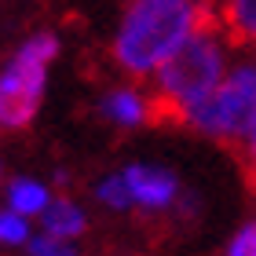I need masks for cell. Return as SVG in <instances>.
I'll return each instance as SVG.
<instances>
[{
	"instance_id": "obj_10",
	"label": "cell",
	"mask_w": 256,
	"mask_h": 256,
	"mask_svg": "<svg viewBox=\"0 0 256 256\" xmlns=\"http://www.w3.org/2000/svg\"><path fill=\"white\" fill-rule=\"evenodd\" d=\"M0 242H8V246L30 242V227L18 212H0Z\"/></svg>"
},
{
	"instance_id": "obj_11",
	"label": "cell",
	"mask_w": 256,
	"mask_h": 256,
	"mask_svg": "<svg viewBox=\"0 0 256 256\" xmlns=\"http://www.w3.org/2000/svg\"><path fill=\"white\" fill-rule=\"evenodd\" d=\"M30 252L33 256H77V249L70 246L66 238H52V234L30 238Z\"/></svg>"
},
{
	"instance_id": "obj_6",
	"label": "cell",
	"mask_w": 256,
	"mask_h": 256,
	"mask_svg": "<svg viewBox=\"0 0 256 256\" xmlns=\"http://www.w3.org/2000/svg\"><path fill=\"white\" fill-rule=\"evenodd\" d=\"M224 30L230 44H256V0H227Z\"/></svg>"
},
{
	"instance_id": "obj_8",
	"label": "cell",
	"mask_w": 256,
	"mask_h": 256,
	"mask_svg": "<svg viewBox=\"0 0 256 256\" xmlns=\"http://www.w3.org/2000/svg\"><path fill=\"white\" fill-rule=\"evenodd\" d=\"M8 202H11V212L18 216H33V212H44L48 208V190L33 180H15L8 190Z\"/></svg>"
},
{
	"instance_id": "obj_3",
	"label": "cell",
	"mask_w": 256,
	"mask_h": 256,
	"mask_svg": "<svg viewBox=\"0 0 256 256\" xmlns=\"http://www.w3.org/2000/svg\"><path fill=\"white\" fill-rule=\"evenodd\" d=\"M55 52H59V40L52 33H40L22 44V52L11 59L0 77V124L4 128H26L37 118V106L44 99V77Z\"/></svg>"
},
{
	"instance_id": "obj_9",
	"label": "cell",
	"mask_w": 256,
	"mask_h": 256,
	"mask_svg": "<svg viewBox=\"0 0 256 256\" xmlns=\"http://www.w3.org/2000/svg\"><path fill=\"white\" fill-rule=\"evenodd\" d=\"M102 110H106L114 121H121V124H139V121H146V102L139 99L136 92H114V96H106Z\"/></svg>"
},
{
	"instance_id": "obj_5",
	"label": "cell",
	"mask_w": 256,
	"mask_h": 256,
	"mask_svg": "<svg viewBox=\"0 0 256 256\" xmlns=\"http://www.w3.org/2000/svg\"><path fill=\"white\" fill-rule=\"evenodd\" d=\"M124 183L132 190V202L143 205V208H165L176 202L180 194V183L172 172L165 168H150V165H132L124 172Z\"/></svg>"
},
{
	"instance_id": "obj_13",
	"label": "cell",
	"mask_w": 256,
	"mask_h": 256,
	"mask_svg": "<svg viewBox=\"0 0 256 256\" xmlns=\"http://www.w3.org/2000/svg\"><path fill=\"white\" fill-rule=\"evenodd\" d=\"M224 256H256V220L238 230V238L227 246V252H224Z\"/></svg>"
},
{
	"instance_id": "obj_7",
	"label": "cell",
	"mask_w": 256,
	"mask_h": 256,
	"mask_svg": "<svg viewBox=\"0 0 256 256\" xmlns=\"http://www.w3.org/2000/svg\"><path fill=\"white\" fill-rule=\"evenodd\" d=\"M84 227H88V220L74 202H55V205L44 208V234H52V238H66L70 242Z\"/></svg>"
},
{
	"instance_id": "obj_14",
	"label": "cell",
	"mask_w": 256,
	"mask_h": 256,
	"mask_svg": "<svg viewBox=\"0 0 256 256\" xmlns=\"http://www.w3.org/2000/svg\"><path fill=\"white\" fill-rule=\"evenodd\" d=\"M238 154H242V165H246V176L256 187V124L249 128V136H246V143L238 146Z\"/></svg>"
},
{
	"instance_id": "obj_1",
	"label": "cell",
	"mask_w": 256,
	"mask_h": 256,
	"mask_svg": "<svg viewBox=\"0 0 256 256\" xmlns=\"http://www.w3.org/2000/svg\"><path fill=\"white\" fill-rule=\"evenodd\" d=\"M212 30L216 18L205 0H136L114 37V59L124 74L143 77L172 59L194 33Z\"/></svg>"
},
{
	"instance_id": "obj_4",
	"label": "cell",
	"mask_w": 256,
	"mask_h": 256,
	"mask_svg": "<svg viewBox=\"0 0 256 256\" xmlns=\"http://www.w3.org/2000/svg\"><path fill=\"white\" fill-rule=\"evenodd\" d=\"M190 124L238 150L246 143L249 128L256 124V70L242 66L227 80H220L212 88V96L194 110Z\"/></svg>"
},
{
	"instance_id": "obj_12",
	"label": "cell",
	"mask_w": 256,
	"mask_h": 256,
	"mask_svg": "<svg viewBox=\"0 0 256 256\" xmlns=\"http://www.w3.org/2000/svg\"><path fill=\"white\" fill-rule=\"evenodd\" d=\"M99 198L106 205H114V208H128L132 205V190H128V183H124V176H114V180H106L99 187Z\"/></svg>"
},
{
	"instance_id": "obj_2",
	"label": "cell",
	"mask_w": 256,
	"mask_h": 256,
	"mask_svg": "<svg viewBox=\"0 0 256 256\" xmlns=\"http://www.w3.org/2000/svg\"><path fill=\"white\" fill-rule=\"evenodd\" d=\"M224 80V52L212 33H194L183 48L158 66V92L146 102V121L190 124L194 110Z\"/></svg>"
}]
</instances>
